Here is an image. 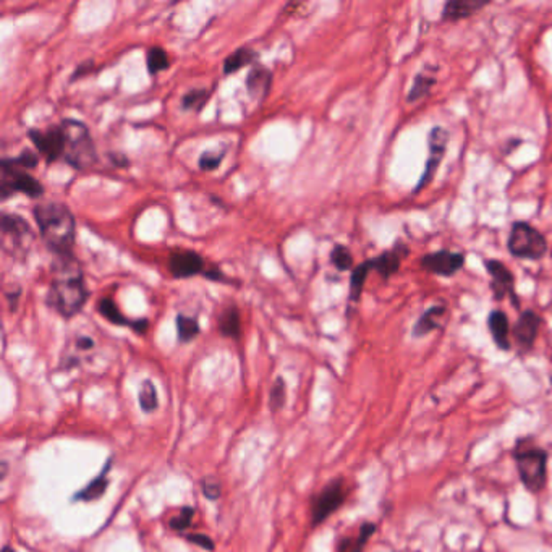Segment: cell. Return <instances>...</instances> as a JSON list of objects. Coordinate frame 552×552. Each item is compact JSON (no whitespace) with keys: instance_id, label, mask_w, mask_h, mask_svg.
Returning <instances> with one entry per match:
<instances>
[{"instance_id":"6da1fadb","label":"cell","mask_w":552,"mask_h":552,"mask_svg":"<svg viewBox=\"0 0 552 552\" xmlns=\"http://www.w3.org/2000/svg\"><path fill=\"white\" fill-rule=\"evenodd\" d=\"M34 219L44 241L57 254L68 258L75 243V218L62 203H41L33 209Z\"/></svg>"},{"instance_id":"9c48e42d","label":"cell","mask_w":552,"mask_h":552,"mask_svg":"<svg viewBox=\"0 0 552 552\" xmlns=\"http://www.w3.org/2000/svg\"><path fill=\"white\" fill-rule=\"evenodd\" d=\"M485 268L491 277L489 289L496 302L510 298L514 307L520 308V298L515 289V275L512 274V270L497 259H485Z\"/></svg>"},{"instance_id":"83f0119b","label":"cell","mask_w":552,"mask_h":552,"mask_svg":"<svg viewBox=\"0 0 552 552\" xmlns=\"http://www.w3.org/2000/svg\"><path fill=\"white\" fill-rule=\"evenodd\" d=\"M146 63L149 73L157 75L159 72H164L169 68V56H167V52L162 47H151L147 51Z\"/></svg>"},{"instance_id":"cb8c5ba5","label":"cell","mask_w":552,"mask_h":552,"mask_svg":"<svg viewBox=\"0 0 552 552\" xmlns=\"http://www.w3.org/2000/svg\"><path fill=\"white\" fill-rule=\"evenodd\" d=\"M376 533V525L371 521H366L359 526L358 536L355 539H343L339 546L340 552H363L364 546L368 544V541L371 539V536Z\"/></svg>"},{"instance_id":"277c9868","label":"cell","mask_w":552,"mask_h":552,"mask_svg":"<svg viewBox=\"0 0 552 552\" xmlns=\"http://www.w3.org/2000/svg\"><path fill=\"white\" fill-rule=\"evenodd\" d=\"M58 125L63 133V159L78 170L95 165L97 161L96 147L85 123L65 118Z\"/></svg>"},{"instance_id":"52a82bcc","label":"cell","mask_w":552,"mask_h":552,"mask_svg":"<svg viewBox=\"0 0 552 552\" xmlns=\"http://www.w3.org/2000/svg\"><path fill=\"white\" fill-rule=\"evenodd\" d=\"M348 489L342 478L332 480L323 487L321 492L313 497L311 502V523L313 526L321 525L334 512H337L343 502L347 501Z\"/></svg>"},{"instance_id":"836d02e7","label":"cell","mask_w":552,"mask_h":552,"mask_svg":"<svg viewBox=\"0 0 552 552\" xmlns=\"http://www.w3.org/2000/svg\"><path fill=\"white\" fill-rule=\"evenodd\" d=\"M224 159V151H204L200 157V167L203 170H214Z\"/></svg>"},{"instance_id":"484cf974","label":"cell","mask_w":552,"mask_h":552,"mask_svg":"<svg viewBox=\"0 0 552 552\" xmlns=\"http://www.w3.org/2000/svg\"><path fill=\"white\" fill-rule=\"evenodd\" d=\"M256 60V52L251 51V49H238V51H235L232 56H229L225 58L224 62V73H234V72H238L240 68H243L245 65H250V63H253Z\"/></svg>"},{"instance_id":"5bb4252c","label":"cell","mask_w":552,"mask_h":552,"mask_svg":"<svg viewBox=\"0 0 552 552\" xmlns=\"http://www.w3.org/2000/svg\"><path fill=\"white\" fill-rule=\"evenodd\" d=\"M541 327V318L533 309H525L520 313L519 319L512 327V337L515 343L519 345L521 352H530L535 347L536 339H538Z\"/></svg>"},{"instance_id":"e575fe53","label":"cell","mask_w":552,"mask_h":552,"mask_svg":"<svg viewBox=\"0 0 552 552\" xmlns=\"http://www.w3.org/2000/svg\"><path fill=\"white\" fill-rule=\"evenodd\" d=\"M10 162H12L13 165H17V167H19V169H33V167H36V164H38V156L34 154L33 151H29V149H26V151H23L22 154H19L18 157H15V159H8Z\"/></svg>"},{"instance_id":"30bf717a","label":"cell","mask_w":552,"mask_h":552,"mask_svg":"<svg viewBox=\"0 0 552 552\" xmlns=\"http://www.w3.org/2000/svg\"><path fill=\"white\" fill-rule=\"evenodd\" d=\"M465 254L460 253V251L439 250L423 256L420 259V266L426 273L447 279L460 273L465 268Z\"/></svg>"},{"instance_id":"4fadbf2b","label":"cell","mask_w":552,"mask_h":552,"mask_svg":"<svg viewBox=\"0 0 552 552\" xmlns=\"http://www.w3.org/2000/svg\"><path fill=\"white\" fill-rule=\"evenodd\" d=\"M408 254H410V248L402 240H398L391 250L382 251L376 258L369 259V264H371V269L376 270L384 280H389L400 270L403 259Z\"/></svg>"},{"instance_id":"4dcf8cb0","label":"cell","mask_w":552,"mask_h":552,"mask_svg":"<svg viewBox=\"0 0 552 552\" xmlns=\"http://www.w3.org/2000/svg\"><path fill=\"white\" fill-rule=\"evenodd\" d=\"M331 263L339 270H350L353 268V254L345 245H335L331 251Z\"/></svg>"},{"instance_id":"f546056e","label":"cell","mask_w":552,"mask_h":552,"mask_svg":"<svg viewBox=\"0 0 552 552\" xmlns=\"http://www.w3.org/2000/svg\"><path fill=\"white\" fill-rule=\"evenodd\" d=\"M159 402H157V392L154 384H152L149 379L143 382V387L140 391V407L145 413L154 412Z\"/></svg>"},{"instance_id":"7c38bea8","label":"cell","mask_w":552,"mask_h":552,"mask_svg":"<svg viewBox=\"0 0 552 552\" xmlns=\"http://www.w3.org/2000/svg\"><path fill=\"white\" fill-rule=\"evenodd\" d=\"M29 138L38 147L39 154L46 157L47 162L57 161L58 157L63 156V133L60 125L49 127L46 130L33 128L29 130Z\"/></svg>"},{"instance_id":"8d00e7d4","label":"cell","mask_w":552,"mask_h":552,"mask_svg":"<svg viewBox=\"0 0 552 552\" xmlns=\"http://www.w3.org/2000/svg\"><path fill=\"white\" fill-rule=\"evenodd\" d=\"M201 491H203V494L211 501L219 499V496H220V492H222L219 482L213 481V480H203V485H201Z\"/></svg>"},{"instance_id":"44dd1931","label":"cell","mask_w":552,"mask_h":552,"mask_svg":"<svg viewBox=\"0 0 552 552\" xmlns=\"http://www.w3.org/2000/svg\"><path fill=\"white\" fill-rule=\"evenodd\" d=\"M428 70H430V68H426V70L423 72H418L415 78H413V85L407 95L408 104H415V102L425 99V97L431 92L432 86L436 85L437 81L436 75L435 73H430Z\"/></svg>"},{"instance_id":"d6a6232c","label":"cell","mask_w":552,"mask_h":552,"mask_svg":"<svg viewBox=\"0 0 552 552\" xmlns=\"http://www.w3.org/2000/svg\"><path fill=\"white\" fill-rule=\"evenodd\" d=\"M193 515H195L193 507H184L179 514H177L175 517H172V519L169 520V526L175 531H181V530L188 528V526L191 525V520H193Z\"/></svg>"},{"instance_id":"4316f807","label":"cell","mask_w":552,"mask_h":552,"mask_svg":"<svg viewBox=\"0 0 552 552\" xmlns=\"http://www.w3.org/2000/svg\"><path fill=\"white\" fill-rule=\"evenodd\" d=\"M177 334H179L180 342H190V340H193L200 334L198 319L185 316V314H179L177 316Z\"/></svg>"},{"instance_id":"ac0fdd59","label":"cell","mask_w":552,"mask_h":552,"mask_svg":"<svg viewBox=\"0 0 552 552\" xmlns=\"http://www.w3.org/2000/svg\"><path fill=\"white\" fill-rule=\"evenodd\" d=\"M447 308L444 305H432L416 319V323L413 324L412 335L413 337H425V335L431 334L432 331L442 329L444 326V316H446Z\"/></svg>"},{"instance_id":"f1b7e54d","label":"cell","mask_w":552,"mask_h":552,"mask_svg":"<svg viewBox=\"0 0 552 552\" xmlns=\"http://www.w3.org/2000/svg\"><path fill=\"white\" fill-rule=\"evenodd\" d=\"M209 99V90L200 88V90H191L181 97V107L186 111H201Z\"/></svg>"},{"instance_id":"ba28073f","label":"cell","mask_w":552,"mask_h":552,"mask_svg":"<svg viewBox=\"0 0 552 552\" xmlns=\"http://www.w3.org/2000/svg\"><path fill=\"white\" fill-rule=\"evenodd\" d=\"M448 130L441 125L432 127L430 135H428V159L425 164V172H423L420 180L413 190V193H420L421 190H425L431 181H435V177L439 169L441 162L444 161V156L447 152L448 146Z\"/></svg>"},{"instance_id":"603a6c76","label":"cell","mask_w":552,"mask_h":552,"mask_svg":"<svg viewBox=\"0 0 552 552\" xmlns=\"http://www.w3.org/2000/svg\"><path fill=\"white\" fill-rule=\"evenodd\" d=\"M219 331L224 337L238 339L241 332V323H240V313L236 307H229L224 309L219 318Z\"/></svg>"},{"instance_id":"e0dca14e","label":"cell","mask_w":552,"mask_h":552,"mask_svg":"<svg viewBox=\"0 0 552 552\" xmlns=\"http://www.w3.org/2000/svg\"><path fill=\"white\" fill-rule=\"evenodd\" d=\"M489 2H478V0H448L444 5L441 19L447 23H455L460 19H466L485 8Z\"/></svg>"},{"instance_id":"7402d4cb","label":"cell","mask_w":552,"mask_h":552,"mask_svg":"<svg viewBox=\"0 0 552 552\" xmlns=\"http://www.w3.org/2000/svg\"><path fill=\"white\" fill-rule=\"evenodd\" d=\"M371 264H369V259L364 261V263L358 264L357 268H353L352 275H350V302L358 303L359 297H362V292L364 289V282H366L368 274L371 273Z\"/></svg>"},{"instance_id":"3957f363","label":"cell","mask_w":552,"mask_h":552,"mask_svg":"<svg viewBox=\"0 0 552 552\" xmlns=\"http://www.w3.org/2000/svg\"><path fill=\"white\" fill-rule=\"evenodd\" d=\"M520 481L530 492H541L548 482V452L536 446L530 437L517 441L514 452Z\"/></svg>"},{"instance_id":"ffe728a7","label":"cell","mask_w":552,"mask_h":552,"mask_svg":"<svg viewBox=\"0 0 552 552\" xmlns=\"http://www.w3.org/2000/svg\"><path fill=\"white\" fill-rule=\"evenodd\" d=\"M111 466H112V460L107 462L106 466L102 468L99 475H97L92 481L88 482V485L83 487L81 491H78L76 494L73 496V499H75V501H83V502H91V501L101 499V497L106 494L107 486H109V470H111Z\"/></svg>"},{"instance_id":"7a4b0ae2","label":"cell","mask_w":552,"mask_h":552,"mask_svg":"<svg viewBox=\"0 0 552 552\" xmlns=\"http://www.w3.org/2000/svg\"><path fill=\"white\" fill-rule=\"evenodd\" d=\"M86 300L88 290L81 270L76 264L68 261L56 273V279L52 280L47 295L49 307L63 318H72L81 311Z\"/></svg>"},{"instance_id":"8992f818","label":"cell","mask_w":552,"mask_h":552,"mask_svg":"<svg viewBox=\"0 0 552 552\" xmlns=\"http://www.w3.org/2000/svg\"><path fill=\"white\" fill-rule=\"evenodd\" d=\"M2 177H0V195L3 200L10 198L15 193H24L31 198H39L44 193V186L39 180L29 175L24 169L13 165L8 159H3L0 164Z\"/></svg>"},{"instance_id":"9a60e30c","label":"cell","mask_w":552,"mask_h":552,"mask_svg":"<svg viewBox=\"0 0 552 552\" xmlns=\"http://www.w3.org/2000/svg\"><path fill=\"white\" fill-rule=\"evenodd\" d=\"M169 269L174 277L177 279H186L191 275L201 274L204 270V261L198 253L195 251H177L170 256L169 259Z\"/></svg>"},{"instance_id":"2e32d148","label":"cell","mask_w":552,"mask_h":552,"mask_svg":"<svg viewBox=\"0 0 552 552\" xmlns=\"http://www.w3.org/2000/svg\"><path fill=\"white\" fill-rule=\"evenodd\" d=\"M487 329L494 345L502 352H509L512 348L510 342V321L509 316L502 309H492L487 316Z\"/></svg>"},{"instance_id":"d4e9b609","label":"cell","mask_w":552,"mask_h":552,"mask_svg":"<svg viewBox=\"0 0 552 552\" xmlns=\"http://www.w3.org/2000/svg\"><path fill=\"white\" fill-rule=\"evenodd\" d=\"M97 311L101 313L102 318H106L107 321L115 324V326H135V321L123 316L122 311H118L117 305L111 298H101L99 303H97Z\"/></svg>"},{"instance_id":"5b68a950","label":"cell","mask_w":552,"mask_h":552,"mask_svg":"<svg viewBox=\"0 0 552 552\" xmlns=\"http://www.w3.org/2000/svg\"><path fill=\"white\" fill-rule=\"evenodd\" d=\"M507 250L517 259L539 261L548 254V240L538 229L525 220H515L512 224Z\"/></svg>"},{"instance_id":"1f68e13d","label":"cell","mask_w":552,"mask_h":552,"mask_svg":"<svg viewBox=\"0 0 552 552\" xmlns=\"http://www.w3.org/2000/svg\"><path fill=\"white\" fill-rule=\"evenodd\" d=\"M285 403V381L282 378L275 379V382L270 387L269 393V407L270 412H279Z\"/></svg>"},{"instance_id":"8fae6325","label":"cell","mask_w":552,"mask_h":552,"mask_svg":"<svg viewBox=\"0 0 552 552\" xmlns=\"http://www.w3.org/2000/svg\"><path fill=\"white\" fill-rule=\"evenodd\" d=\"M0 229L3 250H8V246H12V250H24V246L28 248V243L33 240L31 227L17 214H3L0 219Z\"/></svg>"},{"instance_id":"74e56055","label":"cell","mask_w":552,"mask_h":552,"mask_svg":"<svg viewBox=\"0 0 552 552\" xmlns=\"http://www.w3.org/2000/svg\"><path fill=\"white\" fill-rule=\"evenodd\" d=\"M95 347V340L91 337H88V335H80V337L76 339V348L80 350H91Z\"/></svg>"},{"instance_id":"d590c367","label":"cell","mask_w":552,"mask_h":552,"mask_svg":"<svg viewBox=\"0 0 552 552\" xmlns=\"http://www.w3.org/2000/svg\"><path fill=\"white\" fill-rule=\"evenodd\" d=\"M185 539L196 546H200V548H203L204 551H214V541L211 539L208 535H200V533L185 535Z\"/></svg>"},{"instance_id":"f35d334b","label":"cell","mask_w":552,"mask_h":552,"mask_svg":"<svg viewBox=\"0 0 552 552\" xmlns=\"http://www.w3.org/2000/svg\"><path fill=\"white\" fill-rule=\"evenodd\" d=\"M2 552H17V551H15V549H12V548H10V546H5V548L2 549Z\"/></svg>"},{"instance_id":"d6986e66","label":"cell","mask_w":552,"mask_h":552,"mask_svg":"<svg viewBox=\"0 0 552 552\" xmlns=\"http://www.w3.org/2000/svg\"><path fill=\"white\" fill-rule=\"evenodd\" d=\"M270 85H273V75L268 68L261 65L251 67L248 76H246V90H248L251 97L259 101L264 99L270 90Z\"/></svg>"}]
</instances>
